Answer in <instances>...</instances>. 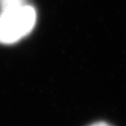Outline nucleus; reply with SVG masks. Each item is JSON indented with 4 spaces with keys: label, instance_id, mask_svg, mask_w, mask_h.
<instances>
[{
    "label": "nucleus",
    "instance_id": "2",
    "mask_svg": "<svg viewBox=\"0 0 126 126\" xmlns=\"http://www.w3.org/2000/svg\"><path fill=\"white\" fill-rule=\"evenodd\" d=\"M23 4V0H0V5L3 10L17 7Z\"/></svg>",
    "mask_w": 126,
    "mask_h": 126
},
{
    "label": "nucleus",
    "instance_id": "3",
    "mask_svg": "<svg viewBox=\"0 0 126 126\" xmlns=\"http://www.w3.org/2000/svg\"><path fill=\"white\" fill-rule=\"evenodd\" d=\"M89 126H111V125H109V124H107V123H105V122H97V123L91 124V125H89Z\"/></svg>",
    "mask_w": 126,
    "mask_h": 126
},
{
    "label": "nucleus",
    "instance_id": "1",
    "mask_svg": "<svg viewBox=\"0 0 126 126\" xmlns=\"http://www.w3.org/2000/svg\"><path fill=\"white\" fill-rule=\"evenodd\" d=\"M36 11L30 5L3 10L0 15V44H13L26 37L36 23Z\"/></svg>",
    "mask_w": 126,
    "mask_h": 126
}]
</instances>
